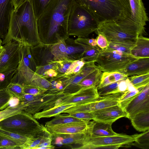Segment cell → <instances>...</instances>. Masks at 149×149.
<instances>
[{
  "label": "cell",
  "mask_w": 149,
  "mask_h": 149,
  "mask_svg": "<svg viewBox=\"0 0 149 149\" xmlns=\"http://www.w3.org/2000/svg\"><path fill=\"white\" fill-rule=\"evenodd\" d=\"M102 72L97 66L86 75L78 84L80 90L93 86H97L99 84Z\"/></svg>",
  "instance_id": "484cf974"
},
{
  "label": "cell",
  "mask_w": 149,
  "mask_h": 149,
  "mask_svg": "<svg viewBox=\"0 0 149 149\" xmlns=\"http://www.w3.org/2000/svg\"><path fill=\"white\" fill-rule=\"evenodd\" d=\"M24 91L25 94L37 95L45 93L47 90L38 87L29 85L23 86Z\"/></svg>",
  "instance_id": "ee69618b"
},
{
  "label": "cell",
  "mask_w": 149,
  "mask_h": 149,
  "mask_svg": "<svg viewBox=\"0 0 149 149\" xmlns=\"http://www.w3.org/2000/svg\"><path fill=\"white\" fill-rule=\"evenodd\" d=\"M93 113V120L111 124L121 118L127 117L126 112L119 105L97 110Z\"/></svg>",
  "instance_id": "9a60e30c"
},
{
  "label": "cell",
  "mask_w": 149,
  "mask_h": 149,
  "mask_svg": "<svg viewBox=\"0 0 149 149\" xmlns=\"http://www.w3.org/2000/svg\"><path fill=\"white\" fill-rule=\"evenodd\" d=\"M2 41L1 39H0V46L2 45Z\"/></svg>",
  "instance_id": "9f6ffc18"
},
{
  "label": "cell",
  "mask_w": 149,
  "mask_h": 149,
  "mask_svg": "<svg viewBox=\"0 0 149 149\" xmlns=\"http://www.w3.org/2000/svg\"><path fill=\"white\" fill-rule=\"evenodd\" d=\"M0 149H21L19 144L15 141L0 135Z\"/></svg>",
  "instance_id": "b9f144b4"
},
{
  "label": "cell",
  "mask_w": 149,
  "mask_h": 149,
  "mask_svg": "<svg viewBox=\"0 0 149 149\" xmlns=\"http://www.w3.org/2000/svg\"><path fill=\"white\" fill-rule=\"evenodd\" d=\"M129 7L131 19L140 36L146 33L145 26L149 21L146 9L142 0H124Z\"/></svg>",
  "instance_id": "4fadbf2b"
},
{
  "label": "cell",
  "mask_w": 149,
  "mask_h": 149,
  "mask_svg": "<svg viewBox=\"0 0 149 149\" xmlns=\"http://www.w3.org/2000/svg\"><path fill=\"white\" fill-rule=\"evenodd\" d=\"M144 87L137 89H128L122 92L119 100V105L124 110L127 106Z\"/></svg>",
  "instance_id": "1f68e13d"
},
{
  "label": "cell",
  "mask_w": 149,
  "mask_h": 149,
  "mask_svg": "<svg viewBox=\"0 0 149 149\" xmlns=\"http://www.w3.org/2000/svg\"><path fill=\"white\" fill-rule=\"evenodd\" d=\"M97 34L98 36L96 39L98 46L101 49L107 48L108 46V42L106 39L102 34Z\"/></svg>",
  "instance_id": "c3c4849f"
},
{
  "label": "cell",
  "mask_w": 149,
  "mask_h": 149,
  "mask_svg": "<svg viewBox=\"0 0 149 149\" xmlns=\"http://www.w3.org/2000/svg\"><path fill=\"white\" fill-rule=\"evenodd\" d=\"M96 31L103 36L108 43H135L137 38L125 32L116 23L113 22L99 24Z\"/></svg>",
  "instance_id": "9c48e42d"
},
{
  "label": "cell",
  "mask_w": 149,
  "mask_h": 149,
  "mask_svg": "<svg viewBox=\"0 0 149 149\" xmlns=\"http://www.w3.org/2000/svg\"><path fill=\"white\" fill-rule=\"evenodd\" d=\"M3 46L4 49L0 55V73L16 69L19 62L18 42H10Z\"/></svg>",
  "instance_id": "7c38bea8"
},
{
  "label": "cell",
  "mask_w": 149,
  "mask_h": 149,
  "mask_svg": "<svg viewBox=\"0 0 149 149\" xmlns=\"http://www.w3.org/2000/svg\"><path fill=\"white\" fill-rule=\"evenodd\" d=\"M138 58L122 52L100 49L95 63L103 72H120Z\"/></svg>",
  "instance_id": "52a82bcc"
},
{
  "label": "cell",
  "mask_w": 149,
  "mask_h": 149,
  "mask_svg": "<svg viewBox=\"0 0 149 149\" xmlns=\"http://www.w3.org/2000/svg\"><path fill=\"white\" fill-rule=\"evenodd\" d=\"M44 126L33 115L24 111L0 121V128L29 138H32Z\"/></svg>",
  "instance_id": "5b68a950"
},
{
  "label": "cell",
  "mask_w": 149,
  "mask_h": 149,
  "mask_svg": "<svg viewBox=\"0 0 149 149\" xmlns=\"http://www.w3.org/2000/svg\"><path fill=\"white\" fill-rule=\"evenodd\" d=\"M13 96L6 88L0 90V110L6 108L8 101Z\"/></svg>",
  "instance_id": "f6af8a7d"
},
{
  "label": "cell",
  "mask_w": 149,
  "mask_h": 149,
  "mask_svg": "<svg viewBox=\"0 0 149 149\" xmlns=\"http://www.w3.org/2000/svg\"><path fill=\"white\" fill-rule=\"evenodd\" d=\"M75 106L74 103L62 105L54 107L49 109L38 112L33 115L36 119H39L42 118H47L55 116L58 115L67 109Z\"/></svg>",
  "instance_id": "f1b7e54d"
},
{
  "label": "cell",
  "mask_w": 149,
  "mask_h": 149,
  "mask_svg": "<svg viewBox=\"0 0 149 149\" xmlns=\"http://www.w3.org/2000/svg\"><path fill=\"white\" fill-rule=\"evenodd\" d=\"M98 24L91 13L75 1L68 17V32L69 36L87 38L97 31Z\"/></svg>",
  "instance_id": "277c9868"
},
{
  "label": "cell",
  "mask_w": 149,
  "mask_h": 149,
  "mask_svg": "<svg viewBox=\"0 0 149 149\" xmlns=\"http://www.w3.org/2000/svg\"><path fill=\"white\" fill-rule=\"evenodd\" d=\"M75 0H51L37 20L40 42L53 44L69 38L68 21Z\"/></svg>",
  "instance_id": "6da1fadb"
},
{
  "label": "cell",
  "mask_w": 149,
  "mask_h": 149,
  "mask_svg": "<svg viewBox=\"0 0 149 149\" xmlns=\"http://www.w3.org/2000/svg\"><path fill=\"white\" fill-rule=\"evenodd\" d=\"M26 106V104L20 102L17 106L0 110V121L22 111H24Z\"/></svg>",
  "instance_id": "e575fe53"
},
{
  "label": "cell",
  "mask_w": 149,
  "mask_h": 149,
  "mask_svg": "<svg viewBox=\"0 0 149 149\" xmlns=\"http://www.w3.org/2000/svg\"><path fill=\"white\" fill-rule=\"evenodd\" d=\"M130 120L136 114L149 111V84L144 87L124 110Z\"/></svg>",
  "instance_id": "5bb4252c"
},
{
  "label": "cell",
  "mask_w": 149,
  "mask_h": 149,
  "mask_svg": "<svg viewBox=\"0 0 149 149\" xmlns=\"http://www.w3.org/2000/svg\"><path fill=\"white\" fill-rule=\"evenodd\" d=\"M4 49V48L3 46L1 45L0 46V55L3 52Z\"/></svg>",
  "instance_id": "11a10c76"
},
{
  "label": "cell",
  "mask_w": 149,
  "mask_h": 149,
  "mask_svg": "<svg viewBox=\"0 0 149 149\" xmlns=\"http://www.w3.org/2000/svg\"><path fill=\"white\" fill-rule=\"evenodd\" d=\"M127 76L149 73V57L140 58L129 63L120 72Z\"/></svg>",
  "instance_id": "d6986e66"
},
{
  "label": "cell",
  "mask_w": 149,
  "mask_h": 149,
  "mask_svg": "<svg viewBox=\"0 0 149 149\" xmlns=\"http://www.w3.org/2000/svg\"><path fill=\"white\" fill-rule=\"evenodd\" d=\"M73 61L66 59L58 62L56 69L57 74H64Z\"/></svg>",
  "instance_id": "bcb514c9"
},
{
  "label": "cell",
  "mask_w": 149,
  "mask_h": 149,
  "mask_svg": "<svg viewBox=\"0 0 149 149\" xmlns=\"http://www.w3.org/2000/svg\"><path fill=\"white\" fill-rule=\"evenodd\" d=\"M135 43H123L118 42H110L108 46L105 49L122 52L125 53L130 54V50L135 45Z\"/></svg>",
  "instance_id": "d590c367"
},
{
  "label": "cell",
  "mask_w": 149,
  "mask_h": 149,
  "mask_svg": "<svg viewBox=\"0 0 149 149\" xmlns=\"http://www.w3.org/2000/svg\"><path fill=\"white\" fill-rule=\"evenodd\" d=\"M112 124L93 120L88 124L87 133L91 137H97L112 136L117 134L111 127Z\"/></svg>",
  "instance_id": "ffe728a7"
},
{
  "label": "cell",
  "mask_w": 149,
  "mask_h": 149,
  "mask_svg": "<svg viewBox=\"0 0 149 149\" xmlns=\"http://www.w3.org/2000/svg\"><path fill=\"white\" fill-rule=\"evenodd\" d=\"M16 69L0 73V90L6 88L11 82Z\"/></svg>",
  "instance_id": "f35d334b"
},
{
  "label": "cell",
  "mask_w": 149,
  "mask_h": 149,
  "mask_svg": "<svg viewBox=\"0 0 149 149\" xmlns=\"http://www.w3.org/2000/svg\"><path fill=\"white\" fill-rule=\"evenodd\" d=\"M122 92L99 96L96 100L90 102L76 105L64 111L68 114L77 112H92L108 107L119 105Z\"/></svg>",
  "instance_id": "30bf717a"
},
{
  "label": "cell",
  "mask_w": 149,
  "mask_h": 149,
  "mask_svg": "<svg viewBox=\"0 0 149 149\" xmlns=\"http://www.w3.org/2000/svg\"><path fill=\"white\" fill-rule=\"evenodd\" d=\"M89 122L45 127L52 136H56L61 134L86 132Z\"/></svg>",
  "instance_id": "2e32d148"
},
{
  "label": "cell",
  "mask_w": 149,
  "mask_h": 149,
  "mask_svg": "<svg viewBox=\"0 0 149 149\" xmlns=\"http://www.w3.org/2000/svg\"><path fill=\"white\" fill-rule=\"evenodd\" d=\"M52 141H49L43 143L39 146L36 148V149H39L43 147L49 146L51 145V143Z\"/></svg>",
  "instance_id": "f5cc1de1"
},
{
  "label": "cell",
  "mask_w": 149,
  "mask_h": 149,
  "mask_svg": "<svg viewBox=\"0 0 149 149\" xmlns=\"http://www.w3.org/2000/svg\"><path fill=\"white\" fill-rule=\"evenodd\" d=\"M70 116L77 118L88 121L93 120L92 112H77L69 114Z\"/></svg>",
  "instance_id": "7dc6e473"
},
{
  "label": "cell",
  "mask_w": 149,
  "mask_h": 149,
  "mask_svg": "<svg viewBox=\"0 0 149 149\" xmlns=\"http://www.w3.org/2000/svg\"><path fill=\"white\" fill-rule=\"evenodd\" d=\"M51 120L46 123L45 126L58 125L74 123L89 122L85 120L80 119L68 115L59 114L55 116Z\"/></svg>",
  "instance_id": "4dcf8cb0"
},
{
  "label": "cell",
  "mask_w": 149,
  "mask_h": 149,
  "mask_svg": "<svg viewBox=\"0 0 149 149\" xmlns=\"http://www.w3.org/2000/svg\"><path fill=\"white\" fill-rule=\"evenodd\" d=\"M99 97L97 86L83 88L59 98L55 102L54 107L71 103L75 105L84 104L95 101Z\"/></svg>",
  "instance_id": "8fae6325"
},
{
  "label": "cell",
  "mask_w": 149,
  "mask_h": 149,
  "mask_svg": "<svg viewBox=\"0 0 149 149\" xmlns=\"http://www.w3.org/2000/svg\"><path fill=\"white\" fill-rule=\"evenodd\" d=\"M31 85L38 87L47 91L51 87V83L47 79L37 73Z\"/></svg>",
  "instance_id": "60d3db41"
},
{
  "label": "cell",
  "mask_w": 149,
  "mask_h": 149,
  "mask_svg": "<svg viewBox=\"0 0 149 149\" xmlns=\"http://www.w3.org/2000/svg\"><path fill=\"white\" fill-rule=\"evenodd\" d=\"M65 40L53 44L41 42L30 47L31 54L37 67L51 64L66 59Z\"/></svg>",
  "instance_id": "8992f818"
},
{
  "label": "cell",
  "mask_w": 149,
  "mask_h": 149,
  "mask_svg": "<svg viewBox=\"0 0 149 149\" xmlns=\"http://www.w3.org/2000/svg\"><path fill=\"white\" fill-rule=\"evenodd\" d=\"M2 41V45L15 41L31 47L40 43L37 19L31 0H27L16 9H13L8 32Z\"/></svg>",
  "instance_id": "7a4b0ae2"
},
{
  "label": "cell",
  "mask_w": 149,
  "mask_h": 149,
  "mask_svg": "<svg viewBox=\"0 0 149 149\" xmlns=\"http://www.w3.org/2000/svg\"><path fill=\"white\" fill-rule=\"evenodd\" d=\"M57 73L55 69H49L46 70L41 75L47 79L56 76Z\"/></svg>",
  "instance_id": "f907efd6"
},
{
  "label": "cell",
  "mask_w": 149,
  "mask_h": 149,
  "mask_svg": "<svg viewBox=\"0 0 149 149\" xmlns=\"http://www.w3.org/2000/svg\"><path fill=\"white\" fill-rule=\"evenodd\" d=\"M128 77L127 75L119 72H102L100 81L97 87V89H98Z\"/></svg>",
  "instance_id": "83f0119b"
},
{
  "label": "cell",
  "mask_w": 149,
  "mask_h": 149,
  "mask_svg": "<svg viewBox=\"0 0 149 149\" xmlns=\"http://www.w3.org/2000/svg\"><path fill=\"white\" fill-rule=\"evenodd\" d=\"M138 134L132 135L119 134L109 136L91 137L88 136L83 143L75 149H91L94 146L107 145H124L131 144Z\"/></svg>",
  "instance_id": "ba28073f"
},
{
  "label": "cell",
  "mask_w": 149,
  "mask_h": 149,
  "mask_svg": "<svg viewBox=\"0 0 149 149\" xmlns=\"http://www.w3.org/2000/svg\"><path fill=\"white\" fill-rule=\"evenodd\" d=\"M130 53L138 58L149 57V39L143 36L138 37L136 44Z\"/></svg>",
  "instance_id": "d4e9b609"
},
{
  "label": "cell",
  "mask_w": 149,
  "mask_h": 149,
  "mask_svg": "<svg viewBox=\"0 0 149 149\" xmlns=\"http://www.w3.org/2000/svg\"><path fill=\"white\" fill-rule=\"evenodd\" d=\"M51 0H31L37 20L42 15Z\"/></svg>",
  "instance_id": "74e56055"
},
{
  "label": "cell",
  "mask_w": 149,
  "mask_h": 149,
  "mask_svg": "<svg viewBox=\"0 0 149 149\" xmlns=\"http://www.w3.org/2000/svg\"><path fill=\"white\" fill-rule=\"evenodd\" d=\"M134 142L131 143L133 146L143 149H149V130L138 134Z\"/></svg>",
  "instance_id": "8d00e7d4"
},
{
  "label": "cell",
  "mask_w": 149,
  "mask_h": 149,
  "mask_svg": "<svg viewBox=\"0 0 149 149\" xmlns=\"http://www.w3.org/2000/svg\"><path fill=\"white\" fill-rule=\"evenodd\" d=\"M6 88L12 95L18 98L20 100L25 94L23 86L17 83L11 82Z\"/></svg>",
  "instance_id": "ab89813d"
},
{
  "label": "cell",
  "mask_w": 149,
  "mask_h": 149,
  "mask_svg": "<svg viewBox=\"0 0 149 149\" xmlns=\"http://www.w3.org/2000/svg\"><path fill=\"white\" fill-rule=\"evenodd\" d=\"M52 139V135L44 126L32 138L29 139L21 149H36L40 144Z\"/></svg>",
  "instance_id": "44dd1931"
},
{
  "label": "cell",
  "mask_w": 149,
  "mask_h": 149,
  "mask_svg": "<svg viewBox=\"0 0 149 149\" xmlns=\"http://www.w3.org/2000/svg\"><path fill=\"white\" fill-rule=\"evenodd\" d=\"M88 41L89 43L93 47H95L98 46L97 45L96 39H88Z\"/></svg>",
  "instance_id": "db71d44e"
},
{
  "label": "cell",
  "mask_w": 149,
  "mask_h": 149,
  "mask_svg": "<svg viewBox=\"0 0 149 149\" xmlns=\"http://www.w3.org/2000/svg\"><path fill=\"white\" fill-rule=\"evenodd\" d=\"M26 0H13L12 3L14 9H16L19 6Z\"/></svg>",
  "instance_id": "816d5d0a"
},
{
  "label": "cell",
  "mask_w": 149,
  "mask_h": 149,
  "mask_svg": "<svg viewBox=\"0 0 149 149\" xmlns=\"http://www.w3.org/2000/svg\"><path fill=\"white\" fill-rule=\"evenodd\" d=\"M131 85L128 77L97 89L98 95L102 96L123 92L128 89Z\"/></svg>",
  "instance_id": "7402d4cb"
},
{
  "label": "cell",
  "mask_w": 149,
  "mask_h": 149,
  "mask_svg": "<svg viewBox=\"0 0 149 149\" xmlns=\"http://www.w3.org/2000/svg\"><path fill=\"white\" fill-rule=\"evenodd\" d=\"M67 59L75 61L81 59L84 51L82 45L75 40L69 38L65 40Z\"/></svg>",
  "instance_id": "603a6c76"
},
{
  "label": "cell",
  "mask_w": 149,
  "mask_h": 149,
  "mask_svg": "<svg viewBox=\"0 0 149 149\" xmlns=\"http://www.w3.org/2000/svg\"><path fill=\"white\" fill-rule=\"evenodd\" d=\"M0 135L11 139L17 143L20 148L28 141L29 138L0 128Z\"/></svg>",
  "instance_id": "d6a6232c"
},
{
  "label": "cell",
  "mask_w": 149,
  "mask_h": 149,
  "mask_svg": "<svg viewBox=\"0 0 149 149\" xmlns=\"http://www.w3.org/2000/svg\"><path fill=\"white\" fill-rule=\"evenodd\" d=\"M87 135V132L86 133L61 134L53 136H58L61 138L59 139L61 140L56 142L58 143L64 145L76 144L81 145L85 141Z\"/></svg>",
  "instance_id": "f546056e"
},
{
  "label": "cell",
  "mask_w": 149,
  "mask_h": 149,
  "mask_svg": "<svg viewBox=\"0 0 149 149\" xmlns=\"http://www.w3.org/2000/svg\"><path fill=\"white\" fill-rule=\"evenodd\" d=\"M20 100L18 98L13 96L8 101L5 109L17 106L20 104Z\"/></svg>",
  "instance_id": "681fc988"
},
{
  "label": "cell",
  "mask_w": 149,
  "mask_h": 149,
  "mask_svg": "<svg viewBox=\"0 0 149 149\" xmlns=\"http://www.w3.org/2000/svg\"><path fill=\"white\" fill-rule=\"evenodd\" d=\"M132 124L137 131L144 132L149 129V111L139 113L130 120Z\"/></svg>",
  "instance_id": "4316f807"
},
{
  "label": "cell",
  "mask_w": 149,
  "mask_h": 149,
  "mask_svg": "<svg viewBox=\"0 0 149 149\" xmlns=\"http://www.w3.org/2000/svg\"><path fill=\"white\" fill-rule=\"evenodd\" d=\"M129 81L136 89L145 87L149 84V73L128 77Z\"/></svg>",
  "instance_id": "836d02e7"
},
{
  "label": "cell",
  "mask_w": 149,
  "mask_h": 149,
  "mask_svg": "<svg viewBox=\"0 0 149 149\" xmlns=\"http://www.w3.org/2000/svg\"><path fill=\"white\" fill-rule=\"evenodd\" d=\"M85 63L82 59L73 61L64 75H69L78 73Z\"/></svg>",
  "instance_id": "7bdbcfd3"
},
{
  "label": "cell",
  "mask_w": 149,
  "mask_h": 149,
  "mask_svg": "<svg viewBox=\"0 0 149 149\" xmlns=\"http://www.w3.org/2000/svg\"><path fill=\"white\" fill-rule=\"evenodd\" d=\"M87 8L98 24L113 22L123 26L130 16V11L123 0H75Z\"/></svg>",
  "instance_id": "3957f363"
},
{
  "label": "cell",
  "mask_w": 149,
  "mask_h": 149,
  "mask_svg": "<svg viewBox=\"0 0 149 149\" xmlns=\"http://www.w3.org/2000/svg\"><path fill=\"white\" fill-rule=\"evenodd\" d=\"M13 0H0V39H3L6 35L11 14L14 8Z\"/></svg>",
  "instance_id": "ac0fdd59"
},
{
  "label": "cell",
  "mask_w": 149,
  "mask_h": 149,
  "mask_svg": "<svg viewBox=\"0 0 149 149\" xmlns=\"http://www.w3.org/2000/svg\"><path fill=\"white\" fill-rule=\"evenodd\" d=\"M80 44L84 49V53L81 59L86 63L95 62L100 52V48L98 46L93 47L89 43L87 38H78L75 40Z\"/></svg>",
  "instance_id": "cb8c5ba5"
},
{
  "label": "cell",
  "mask_w": 149,
  "mask_h": 149,
  "mask_svg": "<svg viewBox=\"0 0 149 149\" xmlns=\"http://www.w3.org/2000/svg\"><path fill=\"white\" fill-rule=\"evenodd\" d=\"M36 74L25 64L19 55V63L11 82L19 84L23 86L31 85Z\"/></svg>",
  "instance_id": "e0dca14e"
}]
</instances>
